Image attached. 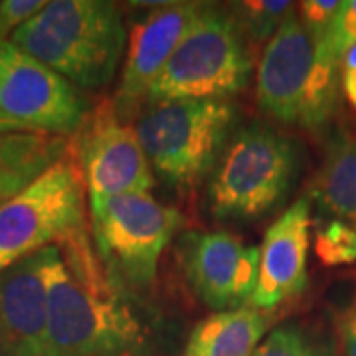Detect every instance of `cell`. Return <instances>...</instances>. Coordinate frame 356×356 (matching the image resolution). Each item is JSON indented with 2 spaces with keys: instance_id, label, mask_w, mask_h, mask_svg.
<instances>
[{
  "instance_id": "obj_1",
  "label": "cell",
  "mask_w": 356,
  "mask_h": 356,
  "mask_svg": "<svg viewBox=\"0 0 356 356\" xmlns=\"http://www.w3.org/2000/svg\"><path fill=\"white\" fill-rule=\"evenodd\" d=\"M105 271L88 228L46 248L48 356H131L149 334Z\"/></svg>"
},
{
  "instance_id": "obj_10",
  "label": "cell",
  "mask_w": 356,
  "mask_h": 356,
  "mask_svg": "<svg viewBox=\"0 0 356 356\" xmlns=\"http://www.w3.org/2000/svg\"><path fill=\"white\" fill-rule=\"evenodd\" d=\"M184 269L194 295L218 311L242 309L254 295L259 275V248L229 232L194 234L184 245Z\"/></svg>"
},
{
  "instance_id": "obj_12",
  "label": "cell",
  "mask_w": 356,
  "mask_h": 356,
  "mask_svg": "<svg viewBox=\"0 0 356 356\" xmlns=\"http://www.w3.org/2000/svg\"><path fill=\"white\" fill-rule=\"evenodd\" d=\"M315 67V44L299 22L297 8L267 42L255 76V102L261 113L283 125L301 119L307 86Z\"/></svg>"
},
{
  "instance_id": "obj_24",
  "label": "cell",
  "mask_w": 356,
  "mask_h": 356,
  "mask_svg": "<svg viewBox=\"0 0 356 356\" xmlns=\"http://www.w3.org/2000/svg\"><path fill=\"white\" fill-rule=\"evenodd\" d=\"M44 0H4L0 2V44L46 8Z\"/></svg>"
},
{
  "instance_id": "obj_19",
  "label": "cell",
  "mask_w": 356,
  "mask_h": 356,
  "mask_svg": "<svg viewBox=\"0 0 356 356\" xmlns=\"http://www.w3.org/2000/svg\"><path fill=\"white\" fill-rule=\"evenodd\" d=\"M229 13L242 28L250 44L269 42L280 30L283 20L289 16L295 4L287 0H245L228 4Z\"/></svg>"
},
{
  "instance_id": "obj_18",
  "label": "cell",
  "mask_w": 356,
  "mask_h": 356,
  "mask_svg": "<svg viewBox=\"0 0 356 356\" xmlns=\"http://www.w3.org/2000/svg\"><path fill=\"white\" fill-rule=\"evenodd\" d=\"M341 91V62L327 42L315 46V67L307 86L299 127L321 133L329 127Z\"/></svg>"
},
{
  "instance_id": "obj_2",
  "label": "cell",
  "mask_w": 356,
  "mask_h": 356,
  "mask_svg": "<svg viewBox=\"0 0 356 356\" xmlns=\"http://www.w3.org/2000/svg\"><path fill=\"white\" fill-rule=\"evenodd\" d=\"M8 42L79 89L105 88L127 46L123 16L107 0H54Z\"/></svg>"
},
{
  "instance_id": "obj_26",
  "label": "cell",
  "mask_w": 356,
  "mask_h": 356,
  "mask_svg": "<svg viewBox=\"0 0 356 356\" xmlns=\"http://www.w3.org/2000/svg\"><path fill=\"white\" fill-rule=\"evenodd\" d=\"M341 91L348 105L356 109V46L341 60Z\"/></svg>"
},
{
  "instance_id": "obj_23",
  "label": "cell",
  "mask_w": 356,
  "mask_h": 356,
  "mask_svg": "<svg viewBox=\"0 0 356 356\" xmlns=\"http://www.w3.org/2000/svg\"><path fill=\"white\" fill-rule=\"evenodd\" d=\"M329 48L334 54V58L341 62L344 54L356 46V0L341 2V8L337 13V18L332 22L329 38Z\"/></svg>"
},
{
  "instance_id": "obj_17",
  "label": "cell",
  "mask_w": 356,
  "mask_h": 356,
  "mask_svg": "<svg viewBox=\"0 0 356 356\" xmlns=\"http://www.w3.org/2000/svg\"><path fill=\"white\" fill-rule=\"evenodd\" d=\"M311 198L332 220L356 228V139L337 129L327 140L323 163L311 184Z\"/></svg>"
},
{
  "instance_id": "obj_13",
  "label": "cell",
  "mask_w": 356,
  "mask_h": 356,
  "mask_svg": "<svg viewBox=\"0 0 356 356\" xmlns=\"http://www.w3.org/2000/svg\"><path fill=\"white\" fill-rule=\"evenodd\" d=\"M311 198H299L267 228L259 248V275L250 307L271 311L303 293L311 248Z\"/></svg>"
},
{
  "instance_id": "obj_5",
  "label": "cell",
  "mask_w": 356,
  "mask_h": 356,
  "mask_svg": "<svg viewBox=\"0 0 356 356\" xmlns=\"http://www.w3.org/2000/svg\"><path fill=\"white\" fill-rule=\"evenodd\" d=\"M254 70V50L226 6L204 13L154 79L147 102L224 99L242 93Z\"/></svg>"
},
{
  "instance_id": "obj_15",
  "label": "cell",
  "mask_w": 356,
  "mask_h": 356,
  "mask_svg": "<svg viewBox=\"0 0 356 356\" xmlns=\"http://www.w3.org/2000/svg\"><path fill=\"white\" fill-rule=\"evenodd\" d=\"M64 135L13 131L0 135V204L16 196L70 153Z\"/></svg>"
},
{
  "instance_id": "obj_9",
  "label": "cell",
  "mask_w": 356,
  "mask_h": 356,
  "mask_svg": "<svg viewBox=\"0 0 356 356\" xmlns=\"http://www.w3.org/2000/svg\"><path fill=\"white\" fill-rule=\"evenodd\" d=\"M0 111L32 131L74 135L88 105L74 83L13 42L0 44Z\"/></svg>"
},
{
  "instance_id": "obj_16",
  "label": "cell",
  "mask_w": 356,
  "mask_h": 356,
  "mask_svg": "<svg viewBox=\"0 0 356 356\" xmlns=\"http://www.w3.org/2000/svg\"><path fill=\"white\" fill-rule=\"evenodd\" d=\"M269 329V315L254 307L218 311L200 321L182 356H254Z\"/></svg>"
},
{
  "instance_id": "obj_27",
  "label": "cell",
  "mask_w": 356,
  "mask_h": 356,
  "mask_svg": "<svg viewBox=\"0 0 356 356\" xmlns=\"http://www.w3.org/2000/svg\"><path fill=\"white\" fill-rule=\"evenodd\" d=\"M13 131H32V129L24 127L22 123L14 121L8 115H4L0 111V135H2V133H13Z\"/></svg>"
},
{
  "instance_id": "obj_4",
  "label": "cell",
  "mask_w": 356,
  "mask_h": 356,
  "mask_svg": "<svg viewBox=\"0 0 356 356\" xmlns=\"http://www.w3.org/2000/svg\"><path fill=\"white\" fill-rule=\"evenodd\" d=\"M238 121V107L224 99L161 102L147 105L135 131L153 175L191 192L212 175Z\"/></svg>"
},
{
  "instance_id": "obj_25",
  "label": "cell",
  "mask_w": 356,
  "mask_h": 356,
  "mask_svg": "<svg viewBox=\"0 0 356 356\" xmlns=\"http://www.w3.org/2000/svg\"><path fill=\"white\" fill-rule=\"evenodd\" d=\"M337 341L341 356H356V303L337 317Z\"/></svg>"
},
{
  "instance_id": "obj_6",
  "label": "cell",
  "mask_w": 356,
  "mask_h": 356,
  "mask_svg": "<svg viewBox=\"0 0 356 356\" xmlns=\"http://www.w3.org/2000/svg\"><path fill=\"white\" fill-rule=\"evenodd\" d=\"M180 226L175 208L151 192L89 202V232L105 271L121 289L153 287L159 261Z\"/></svg>"
},
{
  "instance_id": "obj_8",
  "label": "cell",
  "mask_w": 356,
  "mask_h": 356,
  "mask_svg": "<svg viewBox=\"0 0 356 356\" xmlns=\"http://www.w3.org/2000/svg\"><path fill=\"white\" fill-rule=\"evenodd\" d=\"M72 151L91 200L131 192H151L153 168L140 147L135 125L117 113L115 103H102L86 115Z\"/></svg>"
},
{
  "instance_id": "obj_21",
  "label": "cell",
  "mask_w": 356,
  "mask_h": 356,
  "mask_svg": "<svg viewBox=\"0 0 356 356\" xmlns=\"http://www.w3.org/2000/svg\"><path fill=\"white\" fill-rule=\"evenodd\" d=\"M315 255L327 267L356 261V228L343 220H331L315 236Z\"/></svg>"
},
{
  "instance_id": "obj_22",
  "label": "cell",
  "mask_w": 356,
  "mask_h": 356,
  "mask_svg": "<svg viewBox=\"0 0 356 356\" xmlns=\"http://www.w3.org/2000/svg\"><path fill=\"white\" fill-rule=\"evenodd\" d=\"M339 8H341V2L337 0H305L299 4L297 8L299 22L303 24L315 46L327 42Z\"/></svg>"
},
{
  "instance_id": "obj_3",
  "label": "cell",
  "mask_w": 356,
  "mask_h": 356,
  "mask_svg": "<svg viewBox=\"0 0 356 356\" xmlns=\"http://www.w3.org/2000/svg\"><path fill=\"white\" fill-rule=\"evenodd\" d=\"M297 175V143L266 123H248L234 131L208 177V210L220 222L261 220L287 200Z\"/></svg>"
},
{
  "instance_id": "obj_20",
  "label": "cell",
  "mask_w": 356,
  "mask_h": 356,
  "mask_svg": "<svg viewBox=\"0 0 356 356\" xmlns=\"http://www.w3.org/2000/svg\"><path fill=\"white\" fill-rule=\"evenodd\" d=\"M254 356H339V353L305 329L283 325L267 334Z\"/></svg>"
},
{
  "instance_id": "obj_11",
  "label": "cell",
  "mask_w": 356,
  "mask_h": 356,
  "mask_svg": "<svg viewBox=\"0 0 356 356\" xmlns=\"http://www.w3.org/2000/svg\"><path fill=\"white\" fill-rule=\"evenodd\" d=\"M204 8V2H166L133 26L115 97V107L121 117L137 102L147 99L154 79L194 28Z\"/></svg>"
},
{
  "instance_id": "obj_7",
  "label": "cell",
  "mask_w": 356,
  "mask_h": 356,
  "mask_svg": "<svg viewBox=\"0 0 356 356\" xmlns=\"http://www.w3.org/2000/svg\"><path fill=\"white\" fill-rule=\"evenodd\" d=\"M83 178L74 151L0 204V273L86 229Z\"/></svg>"
},
{
  "instance_id": "obj_14",
  "label": "cell",
  "mask_w": 356,
  "mask_h": 356,
  "mask_svg": "<svg viewBox=\"0 0 356 356\" xmlns=\"http://www.w3.org/2000/svg\"><path fill=\"white\" fill-rule=\"evenodd\" d=\"M0 356H48L46 250L0 273Z\"/></svg>"
}]
</instances>
